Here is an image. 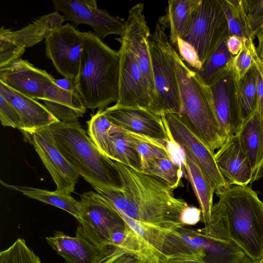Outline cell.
Listing matches in <instances>:
<instances>
[{
	"instance_id": "cell-1",
	"label": "cell",
	"mask_w": 263,
	"mask_h": 263,
	"mask_svg": "<svg viewBox=\"0 0 263 263\" xmlns=\"http://www.w3.org/2000/svg\"><path fill=\"white\" fill-rule=\"evenodd\" d=\"M210 219L199 230L230 240L255 263L263 256V202L250 186L232 185L215 191Z\"/></svg>"
},
{
	"instance_id": "cell-2",
	"label": "cell",
	"mask_w": 263,
	"mask_h": 263,
	"mask_svg": "<svg viewBox=\"0 0 263 263\" xmlns=\"http://www.w3.org/2000/svg\"><path fill=\"white\" fill-rule=\"evenodd\" d=\"M116 163L123 188V192L111 203L125 221L133 220L164 230L185 226L182 221L183 213L189 206L185 201L175 197L173 190L157 178Z\"/></svg>"
},
{
	"instance_id": "cell-3",
	"label": "cell",
	"mask_w": 263,
	"mask_h": 263,
	"mask_svg": "<svg viewBox=\"0 0 263 263\" xmlns=\"http://www.w3.org/2000/svg\"><path fill=\"white\" fill-rule=\"evenodd\" d=\"M82 34L83 48L76 89L86 109L104 110L118 100L119 54L92 31Z\"/></svg>"
},
{
	"instance_id": "cell-4",
	"label": "cell",
	"mask_w": 263,
	"mask_h": 263,
	"mask_svg": "<svg viewBox=\"0 0 263 263\" xmlns=\"http://www.w3.org/2000/svg\"><path fill=\"white\" fill-rule=\"evenodd\" d=\"M49 128L58 148L91 185L123 190L122 177L116 162L101 152L79 121L58 122Z\"/></svg>"
},
{
	"instance_id": "cell-5",
	"label": "cell",
	"mask_w": 263,
	"mask_h": 263,
	"mask_svg": "<svg viewBox=\"0 0 263 263\" xmlns=\"http://www.w3.org/2000/svg\"><path fill=\"white\" fill-rule=\"evenodd\" d=\"M181 110L179 115L186 126L213 152L223 144L228 135L216 116L211 90L196 71L174 52Z\"/></svg>"
},
{
	"instance_id": "cell-6",
	"label": "cell",
	"mask_w": 263,
	"mask_h": 263,
	"mask_svg": "<svg viewBox=\"0 0 263 263\" xmlns=\"http://www.w3.org/2000/svg\"><path fill=\"white\" fill-rule=\"evenodd\" d=\"M156 96L152 112L179 114L181 102L174 60L175 49L164 29L157 23L147 40Z\"/></svg>"
},
{
	"instance_id": "cell-7",
	"label": "cell",
	"mask_w": 263,
	"mask_h": 263,
	"mask_svg": "<svg viewBox=\"0 0 263 263\" xmlns=\"http://www.w3.org/2000/svg\"><path fill=\"white\" fill-rule=\"evenodd\" d=\"M230 35L220 0H200L183 39L194 47L203 64Z\"/></svg>"
},
{
	"instance_id": "cell-8",
	"label": "cell",
	"mask_w": 263,
	"mask_h": 263,
	"mask_svg": "<svg viewBox=\"0 0 263 263\" xmlns=\"http://www.w3.org/2000/svg\"><path fill=\"white\" fill-rule=\"evenodd\" d=\"M80 198L82 211L77 228L102 252L109 244L112 234L127 223L114 206L98 192H85Z\"/></svg>"
},
{
	"instance_id": "cell-9",
	"label": "cell",
	"mask_w": 263,
	"mask_h": 263,
	"mask_svg": "<svg viewBox=\"0 0 263 263\" xmlns=\"http://www.w3.org/2000/svg\"><path fill=\"white\" fill-rule=\"evenodd\" d=\"M215 248L213 238L186 226L158 230L153 246L159 263H167L174 258L195 259L208 263Z\"/></svg>"
},
{
	"instance_id": "cell-10",
	"label": "cell",
	"mask_w": 263,
	"mask_h": 263,
	"mask_svg": "<svg viewBox=\"0 0 263 263\" xmlns=\"http://www.w3.org/2000/svg\"><path fill=\"white\" fill-rule=\"evenodd\" d=\"M161 118L168 132L171 143L184 146L203 175L216 191L228 186L221 174L212 152L175 113H164Z\"/></svg>"
},
{
	"instance_id": "cell-11",
	"label": "cell",
	"mask_w": 263,
	"mask_h": 263,
	"mask_svg": "<svg viewBox=\"0 0 263 263\" xmlns=\"http://www.w3.org/2000/svg\"><path fill=\"white\" fill-rule=\"evenodd\" d=\"M64 21V16L55 11L39 17L17 30L2 26L0 29V68L20 59L26 48L45 39L49 32L63 25Z\"/></svg>"
},
{
	"instance_id": "cell-12",
	"label": "cell",
	"mask_w": 263,
	"mask_h": 263,
	"mask_svg": "<svg viewBox=\"0 0 263 263\" xmlns=\"http://www.w3.org/2000/svg\"><path fill=\"white\" fill-rule=\"evenodd\" d=\"M45 40L46 55L57 72L76 82L83 48L82 32L66 23L49 32Z\"/></svg>"
},
{
	"instance_id": "cell-13",
	"label": "cell",
	"mask_w": 263,
	"mask_h": 263,
	"mask_svg": "<svg viewBox=\"0 0 263 263\" xmlns=\"http://www.w3.org/2000/svg\"><path fill=\"white\" fill-rule=\"evenodd\" d=\"M53 7L64 14L65 21L76 26H90L101 40L110 34L122 37L126 29V21L99 8L95 0H52Z\"/></svg>"
},
{
	"instance_id": "cell-14",
	"label": "cell",
	"mask_w": 263,
	"mask_h": 263,
	"mask_svg": "<svg viewBox=\"0 0 263 263\" xmlns=\"http://www.w3.org/2000/svg\"><path fill=\"white\" fill-rule=\"evenodd\" d=\"M24 137L50 174L57 186L55 191L68 194L72 193L80 175L58 148L49 126L24 134Z\"/></svg>"
},
{
	"instance_id": "cell-15",
	"label": "cell",
	"mask_w": 263,
	"mask_h": 263,
	"mask_svg": "<svg viewBox=\"0 0 263 263\" xmlns=\"http://www.w3.org/2000/svg\"><path fill=\"white\" fill-rule=\"evenodd\" d=\"M144 7L143 3H138L128 10L125 31L121 37L126 42L137 61L150 99L148 110L152 112L156 96L147 44L151 32L143 13Z\"/></svg>"
},
{
	"instance_id": "cell-16",
	"label": "cell",
	"mask_w": 263,
	"mask_h": 263,
	"mask_svg": "<svg viewBox=\"0 0 263 263\" xmlns=\"http://www.w3.org/2000/svg\"><path fill=\"white\" fill-rule=\"evenodd\" d=\"M119 97L115 105L139 107L148 110L151 101L137 61L130 48L120 37Z\"/></svg>"
},
{
	"instance_id": "cell-17",
	"label": "cell",
	"mask_w": 263,
	"mask_h": 263,
	"mask_svg": "<svg viewBox=\"0 0 263 263\" xmlns=\"http://www.w3.org/2000/svg\"><path fill=\"white\" fill-rule=\"evenodd\" d=\"M231 62L209 86L216 116L228 136L235 134L243 121Z\"/></svg>"
},
{
	"instance_id": "cell-18",
	"label": "cell",
	"mask_w": 263,
	"mask_h": 263,
	"mask_svg": "<svg viewBox=\"0 0 263 263\" xmlns=\"http://www.w3.org/2000/svg\"><path fill=\"white\" fill-rule=\"evenodd\" d=\"M103 112L114 125L122 130L169 144L171 143L161 117L146 108L114 105Z\"/></svg>"
},
{
	"instance_id": "cell-19",
	"label": "cell",
	"mask_w": 263,
	"mask_h": 263,
	"mask_svg": "<svg viewBox=\"0 0 263 263\" xmlns=\"http://www.w3.org/2000/svg\"><path fill=\"white\" fill-rule=\"evenodd\" d=\"M54 78L46 70L26 60L18 59L0 68V82L15 91L35 100H43Z\"/></svg>"
},
{
	"instance_id": "cell-20",
	"label": "cell",
	"mask_w": 263,
	"mask_h": 263,
	"mask_svg": "<svg viewBox=\"0 0 263 263\" xmlns=\"http://www.w3.org/2000/svg\"><path fill=\"white\" fill-rule=\"evenodd\" d=\"M214 157L219 170L229 186H247L251 183V167L235 134L228 136Z\"/></svg>"
},
{
	"instance_id": "cell-21",
	"label": "cell",
	"mask_w": 263,
	"mask_h": 263,
	"mask_svg": "<svg viewBox=\"0 0 263 263\" xmlns=\"http://www.w3.org/2000/svg\"><path fill=\"white\" fill-rule=\"evenodd\" d=\"M0 95L15 109L21 120L20 130L31 134L59 122L45 105L9 88L0 82Z\"/></svg>"
},
{
	"instance_id": "cell-22",
	"label": "cell",
	"mask_w": 263,
	"mask_h": 263,
	"mask_svg": "<svg viewBox=\"0 0 263 263\" xmlns=\"http://www.w3.org/2000/svg\"><path fill=\"white\" fill-rule=\"evenodd\" d=\"M235 134L251 165L253 183L263 175V120L256 109L242 121Z\"/></svg>"
},
{
	"instance_id": "cell-23",
	"label": "cell",
	"mask_w": 263,
	"mask_h": 263,
	"mask_svg": "<svg viewBox=\"0 0 263 263\" xmlns=\"http://www.w3.org/2000/svg\"><path fill=\"white\" fill-rule=\"evenodd\" d=\"M46 240L67 263H99L102 258L101 251L78 228L75 237L56 231L52 236L46 237Z\"/></svg>"
},
{
	"instance_id": "cell-24",
	"label": "cell",
	"mask_w": 263,
	"mask_h": 263,
	"mask_svg": "<svg viewBox=\"0 0 263 263\" xmlns=\"http://www.w3.org/2000/svg\"><path fill=\"white\" fill-rule=\"evenodd\" d=\"M43 101L59 122L78 121L86 111L77 91L63 89L54 83L46 89Z\"/></svg>"
},
{
	"instance_id": "cell-25",
	"label": "cell",
	"mask_w": 263,
	"mask_h": 263,
	"mask_svg": "<svg viewBox=\"0 0 263 263\" xmlns=\"http://www.w3.org/2000/svg\"><path fill=\"white\" fill-rule=\"evenodd\" d=\"M200 0H170L165 13L158 20V23L165 29H170V42L176 46L178 38L187 35L192 22L195 9Z\"/></svg>"
},
{
	"instance_id": "cell-26",
	"label": "cell",
	"mask_w": 263,
	"mask_h": 263,
	"mask_svg": "<svg viewBox=\"0 0 263 263\" xmlns=\"http://www.w3.org/2000/svg\"><path fill=\"white\" fill-rule=\"evenodd\" d=\"M179 147L183 153L182 163L201 210L200 221L205 224L210 219L211 210L213 206V194L215 191L203 175L187 148L184 146Z\"/></svg>"
},
{
	"instance_id": "cell-27",
	"label": "cell",
	"mask_w": 263,
	"mask_h": 263,
	"mask_svg": "<svg viewBox=\"0 0 263 263\" xmlns=\"http://www.w3.org/2000/svg\"><path fill=\"white\" fill-rule=\"evenodd\" d=\"M1 183L4 187L18 191L24 195L47 204L63 210L79 220L81 216L82 205L80 201L70 194L55 191H49L33 187L15 185L8 184L2 180Z\"/></svg>"
},
{
	"instance_id": "cell-28",
	"label": "cell",
	"mask_w": 263,
	"mask_h": 263,
	"mask_svg": "<svg viewBox=\"0 0 263 263\" xmlns=\"http://www.w3.org/2000/svg\"><path fill=\"white\" fill-rule=\"evenodd\" d=\"M141 172L157 178L173 191L183 185L182 166L173 158L149 159L143 164Z\"/></svg>"
},
{
	"instance_id": "cell-29",
	"label": "cell",
	"mask_w": 263,
	"mask_h": 263,
	"mask_svg": "<svg viewBox=\"0 0 263 263\" xmlns=\"http://www.w3.org/2000/svg\"><path fill=\"white\" fill-rule=\"evenodd\" d=\"M110 159L142 171L141 156L127 137L124 132L116 126L109 138Z\"/></svg>"
},
{
	"instance_id": "cell-30",
	"label": "cell",
	"mask_w": 263,
	"mask_h": 263,
	"mask_svg": "<svg viewBox=\"0 0 263 263\" xmlns=\"http://www.w3.org/2000/svg\"><path fill=\"white\" fill-rule=\"evenodd\" d=\"M123 130L140 154L142 165L146 161L154 158L173 159L169 144L142 135Z\"/></svg>"
},
{
	"instance_id": "cell-31",
	"label": "cell",
	"mask_w": 263,
	"mask_h": 263,
	"mask_svg": "<svg viewBox=\"0 0 263 263\" xmlns=\"http://www.w3.org/2000/svg\"><path fill=\"white\" fill-rule=\"evenodd\" d=\"M116 128L104 115L103 110H98L88 121L89 138L101 152L109 158V138Z\"/></svg>"
},
{
	"instance_id": "cell-32",
	"label": "cell",
	"mask_w": 263,
	"mask_h": 263,
	"mask_svg": "<svg viewBox=\"0 0 263 263\" xmlns=\"http://www.w3.org/2000/svg\"><path fill=\"white\" fill-rule=\"evenodd\" d=\"M237 91L243 120L256 108V72L253 63L245 77L237 82Z\"/></svg>"
},
{
	"instance_id": "cell-33",
	"label": "cell",
	"mask_w": 263,
	"mask_h": 263,
	"mask_svg": "<svg viewBox=\"0 0 263 263\" xmlns=\"http://www.w3.org/2000/svg\"><path fill=\"white\" fill-rule=\"evenodd\" d=\"M237 5L248 37L254 40L263 29L262 0H237Z\"/></svg>"
},
{
	"instance_id": "cell-34",
	"label": "cell",
	"mask_w": 263,
	"mask_h": 263,
	"mask_svg": "<svg viewBox=\"0 0 263 263\" xmlns=\"http://www.w3.org/2000/svg\"><path fill=\"white\" fill-rule=\"evenodd\" d=\"M233 56L229 51L226 41H224L199 70H195L206 85L210 86L214 79L227 66Z\"/></svg>"
},
{
	"instance_id": "cell-35",
	"label": "cell",
	"mask_w": 263,
	"mask_h": 263,
	"mask_svg": "<svg viewBox=\"0 0 263 263\" xmlns=\"http://www.w3.org/2000/svg\"><path fill=\"white\" fill-rule=\"evenodd\" d=\"M0 263H42L40 258L22 238L17 239L5 250L0 252Z\"/></svg>"
},
{
	"instance_id": "cell-36",
	"label": "cell",
	"mask_w": 263,
	"mask_h": 263,
	"mask_svg": "<svg viewBox=\"0 0 263 263\" xmlns=\"http://www.w3.org/2000/svg\"><path fill=\"white\" fill-rule=\"evenodd\" d=\"M255 46L253 40L245 38L242 48L234 56L231 62V68L236 81L242 79L253 65V49Z\"/></svg>"
},
{
	"instance_id": "cell-37",
	"label": "cell",
	"mask_w": 263,
	"mask_h": 263,
	"mask_svg": "<svg viewBox=\"0 0 263 263\" xmlns=\"http://www.w3.org/2000/svg\"><path fill=\"white\" fill-rule=\"evenodd\" d=\"M230 35L248 38L237 5V0H220Z\"/></svg>"
},
{
	"instance_id": "cell-38",
	"label": "cell",
	"mask_w": 263,
	"mask_h": 263,
	"mask_svg": "<svg viewBox=\"0 0 263 263\" xmlns=\"http://www.w3.org/2000/svg\"><path fill=\"white\" fill-rule=\"evenodd\" d=\"M178 49L181 59L185 61L194 70L201 69V63L197 51L189 43L182 38H178L175 46Z\"/></svg>"
},
{
	"instance_id": "cell-39",
	"label": "cell",
	"mask_w": 263,
	"mask_h": 263,
	"mask_svg": "<svg viewBox=\"0 0 263 263\" xmlns=\"http://www.w3.org/2000/svg\"><path fill=\"white\" fill-rule=\"evenodd\" d=\"M0 120L4 126L20 129L21 126L20 117L14 107L0 95Z\"/></svg>"
},
{
	"instance_id": "cell-40",
	"label": "cell",
	"mask_w": 263,
	"mask_h": 263,
	"mask_svg": "<svg viewBox=\"0 0 263 263\" xmlns=\"http://www.w3.org/2000/svg\"><path fill=\"white\" fill-rule=\"evenodd\" d=\"M253 63L256 72L257 105L258 111L263 120V61L259 57L256 46L253 49Z\"/></svg>"
},
{
	"instance_id": "cell-41",
	"label": "cell",
	"mask_w": 263,
	"mask_h": 263,
	"mask_svg": "<svg viewBox=\"0 0 263 263\" xmlns=\"http://www.w3.org/2000/svg\"><path fill=\"white\" fill-rule=\"evenodd\" d=\"M201 215L200 209L189 206L183 213L182 222L185 226L195 225L201 220Z\"/></svg>"
},
{
	"instance_id": "cell-42",
	"label": "cell",
	"mask_w": 263,
	"mask_h": 263,
	"mask_svg": "<svg viewBox=\"0 0 263 263\" xmlns=\"http://www.w3.org/2000/svg\"><path fill=\"white\" fill-rule=\"evenodd\" d=\"M244 39L233 35H230L227 38V46L229 52L233 56L236 55L240 51L243 46Z\"/></svg>"
},
{
	"instance_id": "cell-43",
	"label": "cell",
	"mask_w": 263,
	"mask_h": 263,
	"mask_svg": "<svg viewBox=\"0 0 263 263\" xmlns=\"http://www.w3.org/2000/svg\"><path fill=\"white\" fill-rule=\"evenodd\" d=\"M54 83L57 86L63 89L72 91H77L76 82L73 81L63 78L61 79H54Z\"/></svg>"
},
{
	"instance_id": "cell-44",
	"label": "cell",
	"mask_w": 263,
	"mask_h": 263,
	"mask_svg": "<svg viewBox=\"0 0 263 263\" xmlns=\"http://www.w3.org/2000/svg\"><path fill=\"white\" fill-rule=\"evenodd\" d=\"M258 45L256 46V51L259 57L263 61V29L257 35Z\"/></svg>"
},
{
	"instance_id": "cell-45",
	"label": "cell",
	"mask_w": 263,
	"mask_h": 263,
	"mask_svg": "<svg viewBox=\"0 0 263 263\" xmlns=\"http://www.w3.org/2000/svg\"><path fill=\"white\" fill-rule=\"evenodd\" d=\"M167 263H205L199 259L189 258H174L168 260Z\"/></svg>"
},
{
	"instance_id": "cell-46",
	"label": "cell",
	"mask_w": 263,
	"mask_h": 263,
	"mask_svg": "<svg viewBox=\"0 0 263 263\" xmlns=\"http://www.w3.org/2000/svg\"><path fill=\"white\" fill-rule=\"evenodd\" d=\"M240 263H255L250 258L247 256Z\"/></svg>"
},
{
	"instance_id": "cell-47",
	"label": "cell",
	"mask_w": 263,
	"mask_h": 263,
	"mask_svg": "<svg viewBox=\"0 0 263 263\" xmlns=\"http://www.w3.org/2000/svg\"><path fill=\"white\" fill-rule=\"evenodd\" d=\"M257 263H263V256L262 258Z\"/></svg>"
},
{
	"instance_id": "cell-48",
	"label": "cell",
	"mask_w": 263,
	"mask_h": 263,
	"mask_svg": "<svg viewBox=\"0 0 263 263\" xmlns=\"http://www.w3.org/2000/svg\"><path fill=\"white\" fill-rule=\"evenodd\" d=\"M262 7H263V0H262Z\"/></svg>"
}]
</instances>
